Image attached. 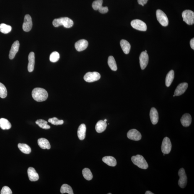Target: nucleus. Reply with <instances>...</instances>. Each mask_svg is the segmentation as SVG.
<instances>
[{
  "label": "nucleus",
  "instance_id": "f257e3e1",
  "mask_svg": "<svg viewBox=\"0 0 194 194\" xmlns=\"http://www.w3.org/2000/svg\"><path fill=\"white\" fill-rule=\"evenodd\" d=\"M32 95L34 100L39 102L46 101L48 96L46 90L41 88H35L32 92Z\"/></svg>",
  "mask_w": 194,
  "mask_h": 194
},
{
  "label": "nucleus",
  "instance_id": "f03ea898",
  "mask_svg": "<svg viewBox=\"0 0 194 194\" xmlns=\"http://www.w3.org/2000/svg\"><path fill=\"white\" fill-rule=\"evenodd\" d=\"M53 24L55 27L63 26L66 28H69L73 26V22L69 18L62 17L54 19L53 22Z\"/></svg>",
  "mask_w": 194,
  "mask_h": 194
},
{
  "label": "nucleus",
  "instance_id": "7ed1b4c3",
  "mask_svg": "<svg viewBox=\"0 0 194 194\" xmlns=\"http://www.w3.org/2000/svg\"><path fill=\"white\" fill-rule=\"evenodd\" d=\"M131 160L133 163L139 168L146 169L148 167V163L144 158L141 155H138L132 157Z\"/></svg>",
  "mask_w": 194,
  "mask_h": 194
},
{
  "label": "nucleus",
  "instance_id": "20e7f679",
  "mask_svg": "<svg viewBox=\"0 0 194 194\" xmlns=\"http://www.w3.org/2000/svg\"><path fill=\"white\" fill-rule=\"evenodd\" d=\"M183 20L187 24L192 25L194 23V13L190 10H185L182 13Z\"/></svg>",
  "mask_w": 194,
  "mask_h": 194
},
{
  "label": "nucleus",
  "instance_id": "39448f33",
  "mask_svg": "<svg viewBox=\"0 0 194 194\" xmlns=\"http://www.w3.org/2000/svg\"><path fill=\"white\" fill-rule=\"evenodd\" d=\"M157 20L162 26L166 27L169 24V20L166 14L160 9H158L156 12Z\"/></svg>",
  "mask_w": 194,
  "mask_h": 194
},
{
  "label": "nucleus",
  "instance_id": "423d86ee",
  "mask_svg": "<svg viewBox=\"0 0 194 194\" xmlns=\"http://www.w3.org/2000/svg\"><path fill=\"white\" fill-rule=\"evenodd\" d=\"M130 24L133 28L138 30L143 31L147 30V26L146 24L140 20L138 19L133 20L131 21Z\"/></svg>",
  "mask_w": 194,
  "mask_h": 194
},
{
  "label": "nucleus",
  "instance_id": "0eeeda50",
  "mask_svg": "<svg viewBox=\"0 0 194 194\" xmlns=\"http://www.w3.org/2000/svg\"><path fill=\"white\" fill-rule=\"evenodd\" d=\"M178 175L180 179L178 180V185L182 188L186 187L187 183V178L185 169L183 168L180 169L178 172Z\"/></svg>",
  "mask_w": 194,
  "mask_h": 194
},
{
  "label": "nucleus",
  "instance_id": "6e6552de",
  "mask_svg": "<svg viewBox=\"0 0 194 194\" xmlns=\"http://www.w3.org/2000/svg\"><path fill=\"white\" fill-rule=\"evenodd\" d=\"M101 78V76L98 72H88L84 77V79L88 83H92L98 81Z\"/></svg>",
  "mask_w": 194,
  "mask_h": 194
},
{
  "label": "nucleus",
  "instance_id": "1a4fd4ad",
  "mask_svg": "<svg viewBox=\"0 0 194 194\" xmlns=\"http://www.w3.org/2000/svg\"><path fill=\"white\" fill-rule=\"evenodd\" d=\"M172 145L170 139L168 137L164 138L161 145V151L164 154H167L171 151Z\"/></svg>",
  "mask_w": 194,
  "mask_h": 194
},
{
  "label": "nucleus",
  "instance_id": "9d476101",
  "mask_svg": "<svg viewBox=\"0 0 194 194\" xmlns=\"http://www.w3.org/2000/svg\"><path fill=\"white\" fill-rule=\"evenodd\" d=\"M33 27L32 20L31 17L29 14L25 16L22 26L23 31L29 32L31 30Z\"/></svg>",
  "mask_w": 194,
  "mask_h": 194
},
{
  "label": "nucleus",
  "instance_id": "9b49d317",
  "mask_svg": "<svg viewBox=\"0 0 194 194\" xmlns=\"http://www.w3.org/2000/svg\"><path fill=\"white\" fill-rule=\"evenodd\" d=\"M128 138L130 140L138 141L141 140V134L136 129H132L128 132L127 134Z\"/></svg>",
  "mask_w": 194,
  "mask_h": 194
},
{
  "label": "nucleus",
  "instance_id": "f8f14e48",
  "mask_svg": "<svg viewBox=\"0 0 194 194\" xmlns=\"http://www.w3.org/2000/svg\"><path fill=\"white\" fill-rule=\"evenodd\" d=\"M139 59L140 68L142 70L144 69L148 63L149 57L148 53L145 51L142 52L140 55Z\"/></svg>",
  "mask_w": 194,
  "mask_h": 194
},
{
  "label": "nucleus",
  "instance_id": "ddd939ff",
  "mask_svg": "<svg viewBox=\"0 0 194 194\" xmlns=\"http://www.w3.org/2000/svg\"><path fill=\"white\" fill-rule=\"evenodd\" d=\"M88 41L86 40H80L75 43V48L78 51H83L88 47Z\"/></svg>",
  "mask_w": 194,
  "mask_h": 194
},
{
  "label": "nucleus",
  "instance_id": "4468645a",
  "mask_svg": "<svg viewBox=\"0 0 194 194\" xmlns=\"http://www.w3.org/2000/svg\"><path fill=\"white\" fill-rule=\"evenodd\" d=\"M188 84L186 83H180L177 87L174 92L175 96H180L185 93L188 88Z\"/></svg>",
  "mask_w": 194,
  "mask_h": 194
},
{
  "label": "nucleus",
  "instance_id": "2eb2a0df",
  "mask_svg": "<svg viewBox=\"0 0 194 194\" xmlns=\"http://www.w3.org/2000/svg\"><path fill=\"white\" fill-rule=\"evenodd\" d=\"M20 43L19 41H16L13 43L11 49L9 51V59H14L17 53L19 50Z\"/></svg>",
  "mask_w": 194,
  "mask_h": 194
},
{
  "label": "nucleus",
  "instance_id": "dca6fc26",
  "mask_svg": "<svg viewBox=\"0 0 194 194\" xmlns=\"http://www.w3.org/2000/svg\"><path fill=\"white\" fill-rule=\"evenodd\" d=\"M28 178L31 181H36L39 179V175L35 169L33 167H30L28 168Z\"/></svg>",
  "mask_w": 194,
  "mask_h": 194
},
{
  "label": "nucleus",
  "instance_id": "f3484780",
  "mask_svg": "<svg viewBox=\"0 0 194 194\" xmlns=\"http://www.w3.org/2000/svg\"><path fill=\"white\" fill-rule=\"evenodd\" d=\"M150 116L151 122L153 125H156L159 121L158 111L155 108H152L150 110Z\"/></svg>",
  "mask_w": 194,
  "mask_h": 194
},
{
  "label": "nucleus",
  "instance_id": "a211bd4d",
  "mask_svg": "<svg viewBox=\"0 0 194 194\" xmlns=\"http://www.w3.org/2000/svg\"><path fill=\"white\" fill-rule=\"evenodd\" d=\"M28 59V70L30 72H31L34 70L35 63V54L33 52L30 53Z\"/></svg>",
  "mask_w": 194,
  "mask_h": 194
},
{
  "label": "nucleus",
  "instance_id": "6ab92c4d",
  "mask_svg": "<svg viewBox=\"0 0 194 194\" xmlns=\"http://www.w3.org/2000/svg\"><path fill=\"white\" fill-rule=\"evenodd\" d=\"M181 124L183 126L188 127L190 126L192 122V117L188 113L185 114L180 119Z\"/></svg>",
  "mask_w": 194,
  "mask_h": 194
},
{
  "label": "nucleus",
  "instance_id": "aec40b11",
  "mask_svg": "<svg viewBox=\"0 0 194 194\" xmlns=\"http://www.w3.org/2000/svg\"><path fill=\"white\" fill-rule=\"evenodd\" d=\"M86 127L84 124H82L80 125L78 128L77 135L78 138L81 140L84 139L86 136Z\"/></svg>",
  "mask_w": 194,
  "mask_h": 194
},
{
  "label": "nucleus",
  "instance_id": "412c9836",
  "mask_svg": "<svg viewBox=\"0 0 194 194\" xmlns=\"http://www.w3.org/2000/svg\"><path fill=\"white\" fill-rule=\"evenodd\" d=\"M107 123L104 120H100L98 122L95 126V129L97 132L101 133L104 131L106 128Z\"/></svg>",
  "mask_w": 194,
  "mask_h": 194
},
{
  "label": "nucleus",
  "instance_id": "4be33fe9",
  "mask_svg": "<svg viewBox=\"0 0 194 194\" xmlns=\"http://www.w3.org/2000/svg\"><path fill=\"white\" fill-rule=\"evenodd\" d=\"M38 146L43 149H50L51 148L49 141L45 138H41L38 140Z\"/></svg>",
  "mask_w": 194,
  "mask_h": 194
},
{
  "label": "nucleus",
  "instance_id": "5701e85b",
  "mask_svg": "<svg viewBox=\"0 0 194 194\" xmlns=\"http://www.w3.org/2000/svg\"><path fill=\"white\" fill-rule=\"evenodd\" d=\"M120 45L124 53L126 54H129L131 47L130 43L126 40L123 39L120 41Z\"/></svg>",
  "mask_w": 194,
  "mask_h": 194
},
{
  "label": "nucleus",
  "instance_id": "b1692460",
  "mask_svg": "<svg viewBox=\"0 0 194 194\" xmlns=\"http://www.w3.org/2000/svg\"><path fill=\"white\" fill-rule=\"evenodd\" d=\"M103 161L109 166H115L117 165L116 160L113 157L107 156L104 157Z\"/></svg>",
  "mask_w": 194,
  "mask_h": 194
},
{
  "label": "nucleus",
  "instance_id": "393cba45",
  "mask_svg": "<svg viewBox=\"0 0 194 194\" xmlns=\"http://www.w3.org/2000/svg\"><path fill=\"white\" fill-rule=\"evenodd\" d=\"M174 78V72L171 70L167 74L165 79V84L167 87H169L171 85Z\"/></svg>",
  "mask_w": 194,
  "mask_h": 194
},
{
  "label": "nucleus",
  "instance_id": "a878e982",
  "mask_svg": "<svg viewBox=\"0 0 194 194\" xmlns=\"http://www.w3.org/2000/svg\"><path fill=\"white\" fill-rule=\"evenodd\" d=\"M11 123L5 118L0 119V127L3 130H9L11 128Z\"/></svg>",
  "mask_w": 194,
  "mask_h": 194
},
{
  "label": "nucleus",
  "instance_id": "bb28decb",
  "mask_svg": "<svg viewBox=\"0 0 194 194\" xmlns=\"http://www.w3.org/2000/svg\"><path fill=\"white\" fill-rule=\"evenodd\" d=\"M18 148L23 153L28 154L31 153V150L30 147L28 145L24 143H19L18 145Z\"/></svg>",
  "mask_w": 194,
  "mask_h": 194
},
{
  "label": "nucleus",
  "instance_id": "cd10ccee",
  "mask_svg": "<svg viewBox=\"0 0 194 194\" xmlns=\"http://www.w3.org/2000/svg\"><path fill=\"white\" fill-rule=\"evenodd\" d=\"M108 63L109 66L112 71H115L117 70L116 61L113 56H110L109 57Z\"/></svg>",
  "mask_w": 194,
  "mask_h": 194
},
{
  "label": "nucleus",
  "instance_id": "c85d7f7f",
  "mask_svg": "<svg viewBox=\"0 0 194 194\" xmlns=\"http://www.w3.org/2000/svg\"><path fill=\"white\" fill-rule=\"evenodd\" d=\"M60 191L62 194L66 193L69 194H74L71 187L67 184H64L62 185Z\"/></svg>",
  "mask_w": 194,
  "mask_h": 194
},
{
  "label": "nucleus",
  "instance_id": "c756f323",
  "mask_svg": "<svg viewBox=\"0 0 194 194\" xmlns=\"http://www.w3.org/2000/svg\"><path fill=\"white\" fill-rule=\"evenodd\" d=\"M36 123L38 126L43 129L48 130L51 128L50 125H48V122L44 120L38 119L36 121Z\"/></svg>",
  "mask_w": 194,
  "mask_h": 194
},
{
  "label": "nucleus",
  "instance_id": "7c9ffc66",
  "mask_svg": "<svg viewBox=\"0 0 194 194\" xmlns=\"http://www.w3.org/2000/svg\"><path fill=\"white\" fill-rule=\"evenodd\" d=\"M82 172L83 177L86 180H92L93 178V174L89 169L85 168L83 169Z\"/></svg>",
  "mask_w": 194,
  "mask_h": 194
},
{
  "label": "nucleus",
  "instance_id": "2f4dec72",
  "mask_svg": "<svg viewBox=\"0 0 194 194\" xmlns=\"http://www.w3.org/2000/svg\"><path fill=\"white\" fill-rule=\"evenodd\" d=\"M12 30L11 26L8 25L1 23L0 25V31L4 34H7L10 32Z\"/></svg>",
  "mask_w": 194,
  "mask_h": 194
},
{
  "label": "nucleus",
  "instance_id": "473e14b6",
  "mask_svg": "<svg viewBox=\"0 0 194 194\" xmlns=\"http://www.w3.org/2000/svg\"><path fill=\"white\" fill-rule=\"evenodd\" d=\"M7 95V91L6 87L2 83H0V97L4 98Z\"/></svg>",
  "mask_w": 194,
  "mask_h": 194
},
{
  "label": "nucleus",
  "instance_id": "72a5a7b5",
  "mask_svg": "<svg viewBox=\"0 0 194 194\" xmlns=\"http://www.w3.org/2000/svg\"><path fill=\"white\" fill-rule=\"evenodd\" d=\"M60 58L59 53L57 51H54L52 53L50 56V61L51 62L55 63L57 62Z\"/></svg>",
  "mask_w": 194,
  "mask_h": 194
},
{
  "label": "nucleus",
  "instance_id": "f704fd0d",
  "mask_svg": "<svg viewBox=\"0 0 194 194\" xmlns=\"http://www.w3.org/2000/svg\"><path fill=\"white\" fill-rule=\"evenodd\" d=\"M103 0H96L93 3L92 7L95 10H98L100 8L102 7Z\"/></svg>",
  "mask_w": 194,
  "mask_h": 194
},
{
  "label": "nucleus",
  "instance_id": "c9c22d12",
  "mask_svg": "<svg viewBox=\"0 0 194 194\" xmlns=\"http://www.w3.org/2000/svg\"><path fill=\"white\" fill-rule=\"evenodd\" d=\"M48 122L51 124L54 125H63L64 123L63 120H60L56 117L50 118L48 120Z\"/></svg>",
  "mask_w": 194,
  "mask_h": 194
},
{
  "label": "nucleus",
  "instance_id": "e433bc0d",
  "mask_svg": "<svg viewBox=\"0 0 194 194\" xmlns=\"http://www.w3.org/2000/svg\"><path fill=\"white\" fill-rule=\"evenodd\" d=\"M11 189L7 186H4L3 187L1 190V194H12Z\"/></svg>",
  "mask_w": 194,
  "mask_h": 194
},
{
  "label": "nucleus",
  "instance_id": "4c0bfd02",
  "mask_svg": "<svg viewBox=\"0 0 194 194\" xmlns=\"http://www.w3.org/2000/svg\"><path fill=\"white\" fill-rule=\"evenodd\" d=\"M98 11L101 13H107L108 11V8L107 7H102L98 10Z\"/></svg>",
  "mask_w": 194,
  "mask_h": 194
},
{
  "label": "nucleus",
  "instance_id": "58836bf2",
  "mask_svg": "<svg viewBox=\"0 0 194 194\" xmlns=\"http://www.w3.org/2000/svg\"><path fill=\"white\" fill-rule=\"evenodd\" d=\"M148 0H138V3L139 4L144 6L148 2Z\"/></svg>",
  "mask_w": 194,
  "mask_h": 194
},
{
  "label": "nucleus",
  "instance_id": "ea45409f",
  "mask_svg": "<svg viewBox=\"0 0 194 194\" xmlns=\"http://www.w3.org/2000/svg\"><path fill=\"white\" fill-rule=\"evenodd\" d=\"M190 47L192 48V49L193 50L194 49V38H193L190 40Z\"/></svg>",
  "mask_w": 194,
  "mask_h": 194
},
{
  "label": "nucleus",
  "instance_id": "a19ab883",
  "mask_svg": "<svg viewBox=\"0 0 194 194\" xmlns=\"http://www.w3.org/2000/svg\"><path fill=\"white\" fill-rule=\"evenodd\" d=\"M145 194H153L154 193H152V192L150 191H147L146 192V193H145Z\"/></svg>",
  "mask_w": 194,
  "mask_h": 194
},
{
  "label": "nucleus",
  "instance_id": "79ce46f5",
  "mask_svg": "<svg viewBox=\"0 0 194 194\" xmlns=\"http://www.w3.org/2000/svg\"><path fill=\"white\" fill-rule=\"evenodd\" d=\"M104 121L105 122H106V121H107V119H105L104 120Z\"/></svg>",
  "mask_w": 194,
  "mask_h": 194
},
{
  "label": "nucleus",
  "instance_id": "37998d69",
  "mask_svg": "<svg viewBox=\"0 0 194 194\" xmlns=\"http://www.w3.org/2000/svg\"><path fill=\"white\" fill-rule=\"evenodd\" d=\"M145 51L146 52H147V51H146H146Z\"/></svg>",
  "mask_w": 194,
  "mask_h": 194
},
{
  "label": "nucleus",
  "instance_id": "c03bdc74",
  "mask_svg": "<svg viewBox=\"0 0 194 194\" xmlns=\"http://www.w3.org/2000/svg\"><path fill=\"white\" fill-rule=\"evenodd\" d=\"M175 96V95H173V96H174V97Z\"/></svg>",
  "mask_w": 194,
  "mask_h": 194
}]
</instances>
